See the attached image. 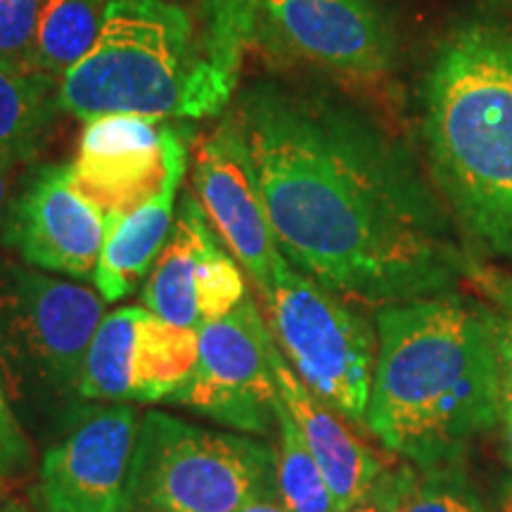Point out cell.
Instances as JSON below:
<instances>
[{"label":"cell","instance_id":"35","mask_svg":"<svg viewBox=\"0 0 512 512\" xmlns=\"http://www.w3.org/2000/svg\"><path fill=\"white\" fill-rule=\"evenodd\" d=\"M22 512H24V510H22Z\"/></svg>","mask_w":512,"mask_h":512},{"label":"cell","instance_id":"32","mask_svg":"<svg viewBox=\"0 0 512 512\" xmlns=\"http://www.w3.org/2000/svg\"><path fill=\"white\" fill-rule=\"evenodd\" d=\"M24 508H22V505H17V503H12V505H8V508H5L3 512H22Z\"/></svg>","mask_w":512,"mask_h":512},{"label":"cell","instance_id":"28","mask_svg":"<svg viewBox=\"0 0 512 512\" xmlns=\"http://www.w3.org/2000/svg\"><path fill=\"white\" fill-rule=\"evenodd\" d=\"M15 162L0 157V214H3L5 207H8V195H10V176L12 169H15Z\"/></svg>","mask_w":512,"mask_h":512},{"label":"cell","instance_id":"2","mask_svg":"<svg viewBox=\"0 0 512 512\" xmlns=\"http://www.w3.org/2000/svg\"><path fill=\"white\" fill-rule=\"evenodd\" d=\"M200 17L169 0H112L93 48L60 79V110L81 121L112 114L204 119L238 91L254 46L252 0H197Z\"/></svg>","mask_w":512,"mask_h":512},{"label":"cell","instance_id":"3","mask_svg":"<svg viewBox=\"0 0 512 512\" xmlns=\"http://www.w3.org/2000/svg\"><path fill=\"white\" fill-rule=\"evenodd\" d=\"M368 432L415 467L456 465L501 420L503 384L479 306L453 294L377 309Z\"/></svg>","mask_w":512,"mask_h":512},{"label":"cell","instance_id":"14","mask_svg":"<svg viewBox=\"0 0 512 512\" xmlns=\"http://www.w3.org/2000/svg\"><path fill=\"white\" fill-rule=\"evenodd\" d=\"M271 366L278 382L280 401L297 422L306 446L320 465L337 510L347 512L366 503L384 475L382 458L358 434L349 430L337 411H332L328 403L320 401L299 380L278 344L273 349Z\"/></svg>","mask_w":512,"mask_h":512},{"label":"cell","instance_id":"21","mask_svg":"<svg viewBox=\"0 0 512 512\" xmlns=\"http://www.w3.org/2000/svg\"><path fill=\"white\" fill-rule=\"evenodd\" d=\"M370 498L380 512H489L456 465L384 470Z\"/></svg>","mask_w":512,"mask_h":512},{"label":"cell","instance_id":"13","mask_svg":"<svg viewBox=\"0 0 512 512\" xmlns=\"http://www.w3.org/2000/svg\"><path fill=\"white\" fill-rule=\"evenodd\" d=\"M192 185L216 233L261 294L290 261L280 252L238 121L228 114L195 150Z\"/></svg>","mask_w":512,"mask_h":512},{"label":"cell","instance_id":"27","mask_svg":"<svg viewBox=\"0 0 512 512\" xmlns=\"http://www.w3.org/2000/svg\"><path fill=\"white\" fill-rule=\"evenodd\" d=\"M238 512H287V508L280 498L278 486H275V489H268L261 496L252 498L247 505H242Z\"/></svg>","mask_w":512,"mask_h":512},{"label":"cell","instance_id":"15","mask_svg":"<svg viewBox=\"0 0 512 512\" xmlns=\"http://www.w3.org/2000/svg\"><path fill=\"white\" fill-rule=\"evenodd\" d=\"M181 178L183 176L171 178L155 200L131 214L105 216V245H102L93 280L107 304L126 299L150 275L174 228V202Z\"/></svg>","mask_w":512,"mask_h":512},{"label":"cell","instance_id":"22","mask_svg":"<svg viewBox=\"0 0 512 512\" xmlns=\"http://www.w3.org/2000/svg\"><path fill=\"white\" fill-rule=\"evenodd\" d=\"M278 430L280 451L275 475H278V491L287 512H339L320 465L283 401L278 403Z\"/></svg>","mask_w":512,"mask_h":512},{"label":"cell","instance_id":"34","mask_svg":"<svg viewBox=\"0 0 512 512\" xmlns=\"http://www.w3.org/2000/svg\"><path fill=\"white\" fill-rule=\"evenodd\" d=\"M24 512H27V510H24ZM46 512H50V510H46Z\"/></svg>","mask_w":512,"mask_h":512},{"label":"cell","instance_id":"31","mask_svg":"<svg viewBox=\"0 0 512 512\" xmlns=\"http://www.w3.org/2000/svg\"><path fill=\"white\" fill-rule=\"evenodd\" d=\"M347 512H380V508H377L375 503H361V505H356V508H351Z\"/></svg>","mask_w":512,"mask_h":512},{"label":"cell","instance_id":"9","mask_svg":"<svg viewBox=\"0 0 512 512\" xmlns=\"http://www.w3.org/2000/svg\"><path fill=\"white\" fill-rule=\"evenodd\" d=\"M254 46L351 79H380L396 62V31L380 0H252Z\"/></svg>","mask_w":512,"mask_h":512},{"label":"cell","instance_id":"11","mask_svg":"<svg viewBox=\"0 0 512 512\" xmlns=\"http://www.w3.org/2000/svg\"><path fill=\"white\" fill-rule=\"evenodd\" d=\"M105 214L76 190L72 164H41L0 219V245L38 271L88 280L105 245Z\"/></svg>","mask_w":512,"mask_h":512},{"label":"cell","instance_id":"8","mask_svg":"<svg viewBox=\"0 0 512 512\" xmlns=\"http://www.w3.org/2000/svg\"><path fill=\"white\" fill-rule=\"evenodd\" d=\"M197 339V366L166 401L238 432L271 434L280 403L271 366L275 339L254 299L247 294L223 318L202 323Z\"/></svg>","mask_w":512,"mask_h":512},{"label":"cell","instance_id":"24","mask_svg":"<svg viewBox=\"0 0 512 512\" xmlns=\"http://www.w3.org/2000/svg\"><path fill=\"white\" fill-rule=\"evenodd\" d=\"M467 280L482 294V304L477 306L494 342L503 394L512 396V275L472 264Z\"/></svg>","mask_w":512,"mask_h":512},{"label":"cell","instance_id":"26","mask_svg":"<svg viewBox=\"0 0 512 512\" xmlns=\"http://www.w3.org/2000/svg\"><path fill=\"white\" fill-rule=\"evenodd\" d=\"M31 441L12 408L0 373V477H22L31 467Z\"/></svg>","mask_w":512,"mask_h":512},{"label":"cell","instance_id":"1","mask_svg":"<svg viewBox=\"0 0 512 512\" xmlns=\"http://www.w3.org/2000/svg\"><path fill=\"white\" fill-rule=\"evenodd\" d=\"M233 119L280 252L325 290L382 309L470 278L439 197L373 121L271 79L240 93Z\"/></svg>","mask_w":512,"mask_h":512},{"label":"cell","instance_id":"23","mask_svg":"<svg viewBox=\"0 0 512 512\" xmlns=\"http://www.w3.org/2000/svg\"><path fill=\"white\" fill-rule=\"evenodd\" d=\"M195 285L202 323L223 318L247 297L245 278L233 256L219 247L214 230L204 238L197 254Z\"/></svg>","mask_w":512,"mask_h":512},{"label":"cell","instance_id":"18","mask_svg":"<svg viewBox=\"0 0 512 512\" xmlns=\"http://www.w3.org/2000/svg\"><path fill=\"white\" fill-rule=\"evenodd\" d=\"M145 311L143 306H126L102 318L83 361V401H136L138 330Z\"/></svg>","mask_w":512,"mask_h":512},{"label":"cell","instance_id":"16","mask_svg":"<svg viewBox=\"0 0 512 512\" xmlns=\"http://www.w3.org/2000/svg\"><path fill=\"white\" fill-rule=\"evenodd\" d=\"M209 233L211 226L200 200L185 192L169 240L145 278L143 304L147 311L183 328H200L202 316L197 306L195 266L202 242Z\"/></svg>","mask_w":512,"mask_h":512},{"label":"cell","instance_id":"12","mask_svg":"<svg viewBox=\"0 0 512 512\" xmlns=\"http://www.w3.org/2000/svg\"><path fill=\"white\" fill-rule=\"evenodd\" d=\"M138 413L124 403L91 406L64 422L38 472V494L50 512H124Z\"/></svg>","mask_w":512,"mask_h":512},{"label":"cell","instance_id":"29","mask_svg":"<svg viewBox=\"0 0 512 512\" xmlns=\"http://www.w3.org/2000/svg\"><path fill=\"white\" fill-rule=\"evenodd\" d=\"M501 422H503L505 446H508V456H510V460H512V396H508V394H503Z\"/></svg>","mask_w":512,"mask_h":512},{"label":"cell","instance_id":"4","mask_svg":"<svg viewBox=\"0 0 512 512\" xmlns=\"http://www.w3.org/2000/svg\"><path fill=\"white\" fill-rule=\"evenodd\" d=\"M422 136L465 238L512 261V24L472 19L439 43L422 88Z\"/></svg>","mask_w":512,"mask_h":512},{"label":"cell","instance_id":"33","mask_svg":"<svg viewBox=\"0 0 512 512\" xmlns=\"http://www.w3.org/2000/svg\"><path fill=\"white\" fill-rule=\"evenodd\" d=\"M3 479H5V477H0V494H3V489H5V484H3Z\"/></svg>","mask_w":512,"mask_h":512},{"label":"cell","instance_id":"20","mask_svg":"<svg viewBox=\"0 0 512 512\" xmlns=\"http://www.w3.org/2000/svg\"><path fill=\"white\" fill-rule=\"evenodd\" d=\"M200 356L195 328L169 323L145 311L138 330V403L166 401L183 387Z\"/></svg>","mask_w":512,"mask_h":512},{"label":"cell","instance_id":"5","mask_svg":"<svg viewBox=\"0 0 512 512\" xmlns=\"http://www.w3.org/2000/svg\"><path fill=\"white\" fill-rule=\"evenodd\" d=\"M102 318L100 292L0 259V373L12 408L64 427L86 403L83 361Z\"/></svg>","mask_w":512,"mask_h":512},{"label":"cell","instance_id":"17","mask_svg":"<svg viewBox=\"0 0 512 512\" xmlns=\"http://www.w3.org/2000/svg\"><path fill=\"white\" fill-rule=\"evenodd\" d=\"M60 81L34 67L0 64V157L22 164L41 150L55 112Z\"/></svg>","mask_w":512,"mask_h":512},{"label":"cell","instance_id":"10","mask_svg":"<svg viewBox=\"0 0 512 512\" xmlns=\"http://www.w3.org/2000/svg\"><path fill=\"white\" fill-rule=\"evenodd\" d=\"M188 138L185 128L131 114L86 121L72 164L76 190L105 216L131 214L185 174Z\"/></svg>","mask_w":512,"mask_h":512},{"label":"cell","instance_id":"25","mask_svg":"<svg viewBox=\"0 0 512 512\" xmlns=\"http://www.w3.org/2000/svg\"><path fill=\"white\" fill-rule=\"evenodd\" d=\"M38 5L41 0H0V64L34 67Z\"/></svg>","mask_w":512,"mask_h":512},{"label":"cell","instance_id":"7","mask_svg":"<svg viewBox=\"0 0 512 512\" xmlns=\"http://www.w3.org/2000/svg\"><path fill=\"white\" fill-rule=\"evenodd\" d=\"M261 297L275 344L299 380L332 411L368 430L377 363L373 325L290 264Z\"/></svg>","mask_w":512,"mask_h":512},{"label":"cell","instance_id":"30","mask_svg":"<svg viewBox=\"0 0 512 512\" xmlns=\"http://www.w3.org/2000/svg\"><path fill=\"white\" fill-rule=\"evenodd\" d=\"M498 512H512V479L503 484L501 498H498Z\"/></svg>","mask_w":512,"mask_h":512},{"label":"cell","instance_id":"19","mask_svg":"<svg viewBox=\"0 0 512 512\" xmlns=\"http://www.w3.org/2000/svg\"><path fill=\"white\" fill-rule=\"evenodd\" d=\"M112 0H41L31 62L60 81L98 41Z\"/></svg>","mask_w":512,"mask_h":512},{"label":"cell","instance_id":"6","mask_svg":"<svg viewBox=\"0 0 512 512\" xmlns=\"http://www.w3.org/2000/svg\"><path fill=\"white\" fill-rule=\"evenodd\" d=\"M266 441L159 411L138 422L124 512H238L278 486Z\"/></svg>","mask_w":512,"mask_h":512}]
</instances>
